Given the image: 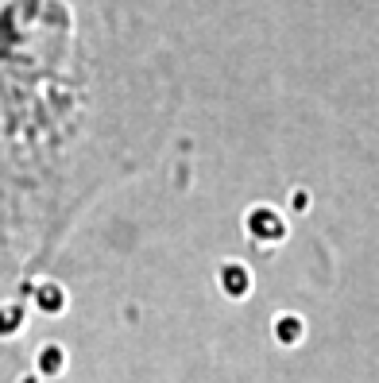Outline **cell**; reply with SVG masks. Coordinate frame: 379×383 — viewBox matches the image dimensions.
Segmentation results:
<instances>
[{
  "mask_svg": "<svg viewBox=\"0 0 379 383\" xmlns=\"http://www.w3.org/2000/svg\"><path fill=\"white\" fill-rule=\"evenodd\" d=\"M290 205L294 209H306V194H290Z\"/></svg>",
  "mask_w": 379,
  "mask_h": 383,
  "instance_id": "obj_6",
  "label": "cell"
},
{
  "mask_svg": "<svg viewBox=\"0 0 379 383\" xmlns=\"http://www.w3.org/2000/svg\"><path fill=\"white\" fill-rule=\"evenodd\" d=\"M248 228H252V236H263V233H271V240H278V236L286 233L283 228V221H278V213L275 209H267V205H255L252 213H248Z\"/></svg>",
  "mask_w": 379,
  "mask_h": 383,
  "instance_id": "obj_2",
  "label": "cell"
},
{
  "mask_svg": "<svg viewBox=\"0 0 379 383\" xmlns=\"http://www.w3.org/2000/svg\"><path fill=\"white\" fill-rule=\"evenodd\" d=\"M39 375H58L62 364H66V352H62V344H46L43 352H39Z\"/></svg>",
  "mask_w": 379,
  "mask_h": 383,
  "instance_id": "obj_4",
  "label": "cell"
},
{
  "mask_svg": "<svg viewBox=\"0 0 379 383\" xmlns=\"http://www.w3.org/2000/svg\"><path fill=\"white\" fill-rule=\"evenodd\" d=\"M35 302L43 313H62V306H66V294H62V287H54V283H46V287L35 290Z\"/></svg>",
  "mask_w": 379,
  "mask_h": 383,
  "instance_id": "obj_3",
  "label": "cell"
},
{
  "mask_svg": "<svg viewBox=\"0 0 379 383\" xmlns=\"http://www.w3.org/2000/svg\"><path fill=\"white\" fill-rule=\"evenodd\" d=\"M217 279H221V290H224L229 298H244L248 290H252V271H248L240 259H232V264H221Z\"/></svg>",
  "mask_w": 379,
  "mask_h": 383,
  "instance_id": "obj_1",
  "label": "cell"
},
{
  "mask_svg": "<svg viewBox=\"0 0 379 383\" xmlns=\"http://www.w3.org/2000/svg\"><path fill=\"white\" fill-rule=\"evenodd\" d=\"M275 341H278V344H294V341H302V321L294 318V313H283V318L275 321Z\"/></svg>",
  "mask_w": 379,
  "mask_h": 383,
  "instance_id": "obj_5",
  "label": "cell"
}]
</instances>
